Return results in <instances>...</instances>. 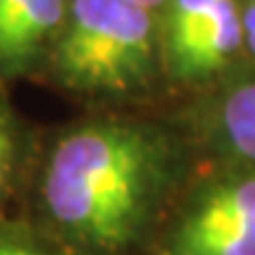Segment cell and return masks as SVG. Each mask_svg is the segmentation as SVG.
Returning a JSON list of instances; mask_svg holds the SVG:
<instances>
[{
  "instance_id": "6da1fadb",
  "label": "cell",
  "mask_w": 255,
  "mask_h": 255,
  "mask_svg": "<svg viewBox=\"0 0 255 255\" xmlns=\"http://www.w3.org/2000/svg\"><path fill=\"white\" fill-rule=\"evenodd\" d=\"M169 169L164 135L135 123H89L52 148L44 206L91 253H120L151 219Z\"/></svg>"
},
{
  "instance_id": "7a4b0ae2",
  "label": "cell",
  "mask_w": 255,
  "mask_h": 255,
  "mask_svg": "<svg viewBox=\"0 0 255 255\" xmlns=\"http://www.w3.org/2000/svg\"><path fill=\"white\" fill-rule=\"evenodd\" d=\"M154 18L138 0H68L55 65L68 86L128 91L154 73Z\"/></svg>"
},
{
  "instance_id": "3957f363",
  "label": "cell",
  "mask_w": 255,
  "mask_h": 255,
  "mask_svg": "<svg viewBox=\"0 0 255 255\" xmlns=\"http://www.w3.org/2000/svg\"><path fill=\"white\" fill-rule=\"evenodd\" d=\"M169 255H255V175L211 182L169 235Z\"/></svg>"
},
{
  "instance_id": "277c9868",
  "label": "cell",
  "mask_w": 255,
  "mask_h": 255,
  "mask_svg": "<svg viewBox=\"0 0 255 255\" xmlns=\"http://www.w3.org/2000/svg\"><path fill=\"white\" fill-rule=\"evenodd\" d=\"M65 0H26L10 29L0 37V63L16 65L39 47L65 21Z\"/></svg>"
},
{
  "instance_id": "5b68a950",
  "label": "cell",
  "mask_w": 255,
  "mask_h": 255,
  "mask_svg": "<svg viewBox=\"0 0 255 255\" xmlns=\"http://www.w3.org/2000/svg\"><path fill=\"white\" fill-rule=\"evenodd\" d=\"M219 133L240 159L255 164V81L232 86L216 112Z\"/></svg>"
},
{
  "instance_id": "8992f818",
  "label": "cell",
  "mask_w": 255,
  "mask_h": 255,
  "mask_svg": "<svg viewBox=\"0 0 255 255\" xmlns=\"http://www.w3.org/2000/svg\"><path fill=\"white\" fill-rule=\"evenodd\" d=\"M219 0H167V21H164V52L169 71L175 68L201 31L211 21Z\"/></svg>"
},
{
  "instance_id": "52a82bcc",
  "label": "cell",
  "mask_w": 255,
  "mask_h": 255,
  "mask_svg": "<svg viewBox=\"0 0 255 255\" xmlns=\"http://www.w3.org/2000/svg\"><path fill=\"white\" fill-rule=\"evenodd\" d=\"M0 255H50L37 242H29L26 237L16 232H3L0 229Z\"/></svg>"
},
{
  "instance_id": "ba28073f",
  "label": "cell",
  "mask_w": 255,
  "mask_h": 255,
  "mask_svg": "<svg viewBox=\"0 0 255 255\" xmlns=\"http://www.w3.org/2000/svg\"><path fill=\"white\" fill-rule=\"evenodd\" d=\"M240 10H242V44L255 57V0H245Z\"/></svg>"
},
{
  "instance_id": "9c48e42d",
  "label": "cell",
  "mask_w": 255,
  "mask_h": 255,
  "mask_svg": "<svg viewBox=\"0 0 255 255\" xmlns=\"http://www.w3.org/2000/svg\"><path fill=\"white\" fill-rule=\"evenodd\" d=\"M8 167H10V133H8V125L0 115V190L5 185L8 177Z\"/></svg>"
},
{
  "instance_id": "30bf717a",
  "label": "cell",
  "mask_w": 255,
  "mask_h": 255,
  "mask_svg": "<svg viewBox=\"0 0 255 255\" xmlns=\"http://www.w3.org/2000/svg\"><path fill=\"white\" fill-rule=\"evenodd\" d=\"M26 5V0H0V37L10 29V24L21 13V8Z\"/></svg>"
},
{
  "instance_id": "8fae6325",
  "label": "cell",
  "mask_w": 255,
  "mask_h": 255,
  "mask_svg": "<svg viewBox=\"0 0 255 255\" xmlns=\"http://www.w3.org/2000/svg\"><path fill=\"white\" fill-rule=\"evenodd\" d=\"M141 5H146V8H159V5H164L167 0H138Z\"/></svg>"
}]
</instances>
